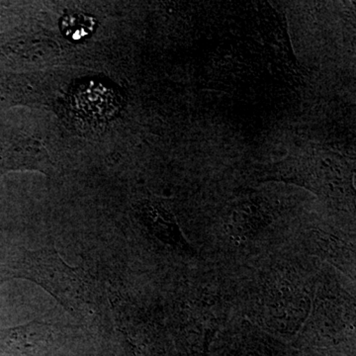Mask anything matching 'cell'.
<instances>
[{"label":"cell","mask_w":356,"mask_h":356,"mask_svg":"<svg viewBox=\"0 0 356 356\" xmlns=\"http://www.w3.org/2000/svg\"><path fill=\"white\" fill-rule=\"evenodd\" d=\"M53 327L44 323L32 322L29 324L0 332V341L21 353H33L48 343Z\"/></svg>","instance_id":"cell-4"},{"label":"cell","mask_w":356,"mask_h":356,"mask_svg":"<svg viewBox=\"0 0 356 356\" xmlns=\"http://www.w3.org/2000/svg\"><path fill=\"white\" fill-rule=\"evenodd\" d=\"M4 161L9 168H25L46 172L50 170L51 159L44 147L37 140H26L13 145L6 152Z\"/></svg>","instance_id":"cell-5"},{"label":"cell","mask_w":356,"mask_h":356,"mask_svg":"<svg viewBox=\"0 0 356 356\" xmlns=\"http://www.w3.org/2000/svg\"><path fill=\"white\" fill-rule=\"evenodd\" d=\"M119 99V93L111 86L89 81L74 89L70 105L83 120L102 122L109 120L118 112L121 105Z\"/></svg>","instance_id":"cell-2"},{"label":"cell","mask_w":356,"mask_h":356,"mask_svg":"<svg viewBox=\"0 0 356 356\" xmlns=\"http://www.w3.org/2000/svg\"><path fill=\"white\" fill-rule=\"evenodd\" d=\"M16 276L44 288L74 316L83 315L98 302L92 276L81 267L65 264L54 248L26 252L18 264Z\"/></svg>","instance_id":"cell-1"},{"label":"cell","mask_w":356,"mask_h":356,"mask_svg":"<svg viewBox=\"0 0 356 356\" xmlns=\"http://www.w3.org/2000/svg\"><path fill=\"white\" fill-rule=\"evenodd\" d=\"M139 212L143 221L159 240L173 248H184L185 242L172 215L156 201L140 204Z\"/></svg>","instance_id":"cell-3"},{"label":"cell","mask_w":356,"mask_h":356,"mask_svg":"<svg viewBox=\"0 0 356 356\" xmlns=\"http://www.w3.org/2000/svg\"><path fill=\"white\" fill-rule=\"evenodd\" d=\"M60 31L72 42L83 41L95 32L96 20L83 13H70L60 19Z\"/></svg>","instance_id":"cell-6"}]
</instances>
